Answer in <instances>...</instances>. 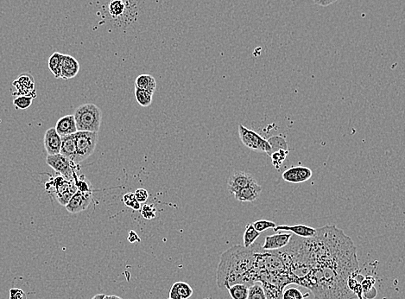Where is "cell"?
<instances>
[{"instance_id":"d4e9b609","label":"cell","mask_w":405,"mask_h":299,"mask_svg":"<svg viewBox=\"0 0 405 299\" xmlns=\"http://www.w3.org/2000/svg\"><path fill=\"white\" fill-rule=\"evenodd\" d=\"M267 140H268V142H269L270 147H271V153H270V155H271L272 153L275 152V151L279 150H288L287 142H286V140H285L284 137H270V139Z\"/></svg>"},{"instance_id":"44dd1931","label":"cell","mask_w":405,"mask_h":299,"mask_svg":"<svg viewBox=\"0 0 405 299\" xmlns=\"http://www.w3.org/2000/svg\"><path fill=\"white\" fill-rule=\"evenodd\" d=\"M227 290L230 297L233 299H247L249 286L246 284H236L230 286Z\"/></svg>"},{"instance_id":"8d00e7d4","label":"cell","mask_w":405,"mask_h":299,"mask_svg":"<svg viewBox=\"0 0 405 299\" xmlns=\"http://www.w3.org/2000/svg\"><path fill=\"white\" fill-rule=\"evenodd\" d=\"M315 4L319 6L327 7L331 5L333 3H336L338 0H313Z\"/></svg>"},{"instance_id":"603a6c76","label":"cell","mask_w":405,"mask_h":299,"mask_svg":"<svg viewBox=\"0 0 405 299\" xmlns=\"http://www.w3.org/2000/svg\"><path fill=\"white\" fill-rule=\"evenodd\" d=\"M247 299H267L266 293L261 283H254L249 286Z\"/></svg>"},{"instance_id":"ffe728a7","label":"cell","mask_w":405,"mask_h":299,"mask_svg":"<svg viewBox=\"0 0 405 299\" xmlns=\"http://www.w3.org/2000/svg\"><path fill=\"white\" fill-rule=\"evenodd\" d=\"M62 59H63V54L59 53V52H54L51 54V57L49 58L48 67L56 79L61 78Z\"/></svg>"},{"instance_id":"8fae6325","label":"cell","mask_w":405,"mask_h":299,"mask_svg":"<svg viewBox=\"0 0 405 299\" xmlns=\"http://www.w3.org/2000/svg\"><path fill=\"white\" fill-rule=\"evenodd\" d=\"M291 237H292V235L288 234V233H283V234L279 233L276 235H269L265 237L262 249L265 251L280 250L289 244Z\"/></svg>"},{"instance_id":"4fadbf2b","label":"cell","mask_w":405,"mask_h":299,"mask_svg":"<svg viewBox=\"0 0 405 299\" xmlns=\"http://www.w3.org/2000/svg\"><path fill=\"white\" fill-rule=\"evenodd\" d=\"M44 148L48 155H55L60 153L61 145V137L56 133L54 127H51L44 134Z\"/></svg>"},{"instance_id":"3957f363","label":"cell","mask_w":405,"mask_h":299,"mask_svg":"<svg viewBox=\"0 0 405 299\" xmlns=\"http://www.w3.org/2000/svg\"><path fill=\"white\" fill-rule=\"evenodd\" d=\"M103 10L105 18L118 28L128 26L138 16V8L133 0H106Z\"/></svg>"},{"instance_id":"4dcf8cb0","label":"cell","mask_w":405,"mask_h":299,"mask_svg":"<svg viewBox=\"0 0 405 299\" xmlns=\"http://www.w3.org/2000/svg\"><path fill=\"white\" fill-rule=\"evenodd\" d=\"M140 212L146 220H153L156 216V208L153 204H145L141 206Z\"/></svg>"},{"instance_id":"83f0119b","label":"cell","mask_w":405,"mask_h":299,"mask_svg":"<svg viewBox=\"0 0 405 299\" xmlns=\"http://www.w3.org/2000/svg\"><path fill=\"white\" fill-rule=\"evenodd\" d=\"M33 100H34V98L31 97V96H17V98L14 99L13 105L16 109L25 110V109L29 108L31 106Z\"/></svg>"},{"instance_id":"836d02e7","label":"cell","mask_w":405,"mask_h":299,"mask_svg":"<svg viewBox=\"0 0 405 299\" xmlns=\"http://www.w3.org/2000/svg\"><path fill=\"white\" fill-rule=\"evenodd\" d=\"M266 293L267 299H282L283 290L275 288L273 286H263Z\"/></svg>"},{"instance_id":"74e56055","label":"cell","mask_w":405,"mask_h":299,"mask_svg":"<svg viewBox=\"0 0 405 299\" xmlns=\"http://www.w3.org/2000/svg\"><path fill=\"white\" fill-rule=\"evenodd\" d=\"M128 240L129 242H131V243H135V242H140V239H139V236H138V235H137V233H136L135 231L130 232V234H129L128 236Z\"/></svg>"},{"instance_id":"7a4b0ae2","label":"cell","mask_w":405,"mask_h":299,"mask_svg":"<svg viewBox=\"0 0 405 299\" xmlns=\"http://www.w3.org/2000/svg\"><path fill=\"white\" fill-rule=\"evenodd\" d=\"M263 249L254 243L250 248L234 246L223 252L217 270V285L228 289L236 284L252 286L259 280L260 252Z\"/></svg>"},{"instance_id":"30bf717a","label":"cell","mask_w":405,"mask_h":299,"mask_svg":"<svg viewBox=\"0 0 405 299\" xmlns=\"http://www.w3.org/2000/svg\"><path fill=\"white\" fill-rule=\"evenodd\" d=\"M92 200V192H80L76 191L73 197L65 205L67 210L72 214L80 213L86 210Z\"/></svg>"},{"instance_id":"d6986e66","label":"cell","mask_w":405,"mask_h":299,"mask_svg":"<svg viewBox=\"0 0 405 299\" xmlns=\"http://www.w3.org/2000/svg\"><path fill=\"white\" fill-rule=\"evenodd\" d=\"M135 87L138 89L146 90L148 92L154 95L156 89V82L155 79L151 75L144 74L137 77L135 81Z\"/></svg>"},{"instance_id":"d6a6232c","label":"cell","mask_w":405,"mask_h":299,"mask_svg":"<svg viewBox=\"0 0 405 299\" xmlns=\"http://www.w3.org/2000/svg\"><path fill=\"white\" fill-rule=\"evenodd\" d=\"M313 176V172L309 168L304 166H298V179L299 184L309 180Z\"/></svg>"},{"instance_id":"1f68e13d","label":"cell","mask_w":405,"mask_h":299,"mask_svg":"<svg viewBox=\"0 0 405 299\" xmlns=\"http://www.w3.org/2000/svg\"><path fill=\"white\" fill-rule=\"evenodd\" d=\"M254 228L259 233H263L267 229L270 228H274L277 224L274 221H268V220H258V221H255L253 223Z\"/></svg>"},{"instance_id":"cb8c5ba5","label":"cell","mask_w":405,"mask_h":299,"mask_svg":"<svg viewBox=\"0 0 405 299\" xmlns=\"http://www.w3.org/2000/svg\"><path fill=\"white\" fill-rule=\"evenodd\" d=\"M135 97L139 105L144 107H147L152 103L153 95L146 90L138 89L135 87Z\"/></svg>"},{"instance_id":"9c48e42d","label":"cell","mask_w":405,"mask_h":299,"mask_svg":"<svg viewBox=\"0 0 405 299\" xmlns=\"http://www.w3.org/2000/svg\"><path fill=\"white\" fill-rule=\"evenodd\" d=\"M257 181L252 174L246 171H235L230 176L227 182V189L230 193L234 194L242 188L247 187Z\"/></svg>"},{"instance_id":"8992f818","label":"cell","mask_w":405,"mask_h":299,"mask_svg":"<svg viewBox=\"0 0 405 299\" xmlns=\"http://www.w3.org/2000/svg\"><path fill=\"white\" fill-rule=\"evenodd\" d=\"M239 134L240 140L245 147L254 151L267 153L270 156L271 147L268 140L255 131L249 129L243 125H239Z\"/></svg>"},{"instance_id":"ba28073f","label":"cell","mask_w":405,"mask_h":299,"mask_svg":"<svg viewBox=\"0 0 405 299\" xmlns=\"http://www.w3.org/2000/svg\"><path fill=\"white\" fill-rule=\"evenodd\" d=\"M12 86L16 89V91L12 93L13 96H31L33 98L37 97V90L35 85L34 78L32 75L24 73L19 75L13 82Z\"/></svg>"},{"instance_id":"e575fe53","label":"cell","mask_w":405,"mask_h":299,"mask_svg":"<svg viewBox=\"0 0 405 299\" xmlns=\"http://www.w3.org/2000/svg\"><path fill=\"white\" fill-rule=\"evenodd\" d=\"M10 299H27V295L20 288H11L9 293Z\"/></svg>"},{"instance_id":"f35d334b","label":"cell","mask_w":405,"mask_h":299,"mask_svg":"<svg viewBox=\"0 0 405 299\" xmlns=\"http://www.w3.org/2000/svg\"><path fill=\"white\" fill-rule=\"evenodd\" d=\"M103 299H124L117 295H105Z\"/></svg>"},{"instance_id":"ab89813d","label":"cell","mask_w":405,"mask_h":299,"mask_svg":"<svg viewBox=\"0 0 405 299\" xmlns=\"http://www.w3.org/2000/svg\"><path fill=\"white\" fill-rule=\"evenodd\" d=\"M104 297H105V294H97L94 298H92L91 299H103Z\"/></svg>"},{"instance_id":"7c38bea8","label":"cell","mask_w":405,"mask_h":299,"mask_svg":"<svg viewBox=\"0 0 405 299\" xmlns=\"http://www.w3.org/2000/svg\"><path fill=\"white\" fill-rule=\"evenodd\" d=\"M275 233L280 231L291 232L292 234L302 237V238H310L316 233V228H312L307 225H278L273 228Z\"/></svg>"},{"instance_id":"d590c367","label":"cell","mask_w":405,"mask_h":299,"mask_svg":"<svg viewBox=\"0 0 405 299\" xmlns=\"http://www.w3.org/2000/svg\"><path fill=\"white\" fill-rule=\"evenodd\" d=\"M134 196H135L136 199L138 200L139 203H145L147 201L149 198L148 191H146V189L136 190Z\"/></svg>"},{"instance_id":"5b68a950","label":"cell","mask_w":405,"mask_h":299,"mask_svg":"<svg viewBox=\"0 0 405 299\" xmlns=\"http://www.w3.org/2000/svg\"><path fill=\"white\" fill-rule=\"evenodd\" d=\"M76 146V164L87 159L95 152L98 143V133L81 132L74 133Z\"/></svg>"},{"instance_id":"9a60e30c","label":"cell","mask_w":405,"mask_h":299,"mask_svg":"<svg viewBox=\"0 0 405 299\" xmlns=\"http://www.w3.org/2000/svg\"><path fill=\"white\" fill-rule=\"evenodd\" d=\"M80 71V63L75 58L69 54H63L61 63V79L68 81L73 79Z\"/></svg>"},{"instance_id":"2e32d148","label":"cell","mask_w":405,"mask_h":299,"mask_svg":"<svg viewBox=\"0 0 405 299\" xmlns=\"http://www.w3.org/2000/svg\"><path fill=\"white\" fill-rule=\"evenodd\" d=\"M54 129L61 137L71 135L78 132L74 115H66L58 119Z\"/></svg>"},{"instance_id":"5bb4252c","label":"cell","mask_w":405,"mask_h":299,"mask_svg":"<svg viewBox=\"0 0 405 299\" xmlns=\"http://www.w3.org/2000/svg\"><path fill=\"white\" fill-rule=\"evenodd\" d=\"M261 191L262 187L256 182L247 187L240 189V191H237L233 195L235 199L241 202H253L259 197Z\"/></svg>"},{"instance_id":"e0dca14e","label":"cell","mask_w":405,"mask_h":299,"mask_svg":"<svg viewBox=\"0 0 405 299\" xmlns=\"http://www.w3.org/2000/svg\"><path fill=\"white\" fill-rule=\"evenodd\" d=\"M60 154L68 157V159L76 164V146L74 134L61 137Z\"/></svg>"},{"instance_id":"52a82bcc","label":"cell","mask_w":405,"mask_h":299,"mask_svg":"<svg viewBox=\"0 0 405 299\" xmlns=\"http://www.w3.org/2000/svg\"><path fill=\"white\" fill-rule=\"evenodd\" d=\"M46 163L54 171L61 174L62 177H64L66 180L74 182L77 178L76 172H75L76 171L75 167L77 164L73 163L71 160L68 159L66 156H62L60 153L55 154V155H48Z\"/></svg>"},{"instance_id":"6da1fadb","label":"cell","mask_w":405,"mask_h":299,"mask_svg":"<svg viewBox=\"0 0 405 299\" xmlns=\"http://www.w3.org/2000/svg\"><path fill=\"white\" fill-rule=\"evenodd\" d=\"M279 251L292 284L305 286L316 299H354L348 278L358 271L351 238L334 225L317 228L310 238L291 237Z\"/></svg>"},{"instance_id":"484cf974","label":"cell","mask_w":405,"mask_h":299,"mask_svg":"<svg viewBox=\"0 0 405 299\" xmlns=\"http://www.w3.org/2000/svg\"><path fill=\"white\" fill-rule=\"evenodd\" d=\"M288 154H289V150H279L270 155V156L272 160V164L277 170L280 169L284 160L286 159Z\"/></svg>"},{"instance_id":"f1b7e54d","label":"cell","mask_w":405,"mask_h":299,"mask_svg":"<svg viewBox=\"0 0 405 299\" xmlns=\"http://www.w3.org/2000/svg\"><path fill=\"white\" fill-rule=\"evenodd\" d=\"M282 177L285 182L290 184H299L298 179V166L291 167L290 169L285 170Z\"/></svg>"},{"instance_id":"7402d4cb","label":"cell","mask_w":405,"mask_h":299,"mask_svg":"<svg viewBox=\"0 0 405 299\" xmlns=\"http://www.w3.org/2000/svg\"><path fill=\"white\" fill-rule=\"evenodd\" d=\"M260 235H261V233L257 232L254 228L253 223L247 225L243 236L244 247L245 248H250L251 246L253 245L255 242H256V240L259 237Z\"/></svg>"},{"instance_id":"ac0fdd59","label":"cell","mask_w":405,"mask_h":299,"mask_svg":"<svg viewBox=\"0 0 405 299\" xmlns=\"http://www.w3.org/2000/svg\"><path fill=\"white\" fill-rule=\"evenodd\" d=\"M193 289L188 283L178 281L173 284L169 292V299H189L193 295Z\"/></svg>"},{"instance_id":"277c9868","label":"cell","mask_w":405,"mask_h":299,"mask_svg":"<svg viewBox=\"0 0 405 299\" xmlns=\"http://www.w3.org/2000/svg\"><path fill=\"white\" fill-rule=\"evenodd\" d=\"M73 115L78 131L99 133L101 125L102 112L95 104L87 103L78 106Z\"/></svg>"},{"instance_id":"f546056e","label":"cell","mask_w":405,"mask_h":299,"mask_svg":"<svg viewBox=\"0 0 405 299\" xmlns=\"http://www.w3.org/2000/svg\"><path fill=\"white\" fill-rule=\"evenodd\" d=\"M123 201L126 207L132 208L133 210L139 211L141 208V203H139L136 199L134 193H127L123 197Z\"/></svg>"},{"instance_id":"4316f807","label":"cell","mask_w":405,"mask_h":299,"mask_svg":"<svg viewBox=\"0 0 405 299\" xmlns=\"http://www.w3.org/2000/svg\"><path fill=\"white\" fill-rule=\"evenodd\" d=\"M308 293L304 294L302 291L296 287H289L282 293V299H305Z\"/></svg>"},{"instance_id":"60d3db41","label":"cell","mask_w":405,"mask_h":299,"mask_svg":"<svg viewBox=\"0 0 405 299\" xmlns=\"http://www.w3.org/2000/svg\"></svg>"}]
</instances>
